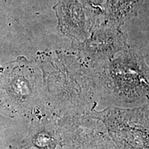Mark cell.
Segmentation results:
<instances>
[{"mask_svg": "<svg viewBox=\"0 0 149 149\" xmlns=\"http://www.w3.org/2000/svg\"><path fill=\"white\" fill-rule=\"evenodd\" d=\"M57 29L72 42H81L105 20L104 9L88 0H58L53 6Z\"/></svg>", "mask_w": 149, "mask_h": 149, "instance_id": "obj_1", "label": "cell"}, {"mask_svg": "<svg viewBox=\"0 0 149 149\" xmlns=\"http://www.w3.org/2000/svg\"><path fill=\"white\" fill-rule=\"evenodd\" d=\"M38 72L24 57L0 66V98L13 103L23 102L34 93Z\"/></svg>", "mask_w": 149, "mask_h": 149, "instance_id": "obj_2", "label": "cell"}, {"mask_svg": "<svg viewBox=\"0 0 149 149\" xmlns=\"http://www.w3.org/2000/svg\"><path fill=\"white\" fill-rule=\"evenodd\" d=\"M72 45L76 51L94 59L111 58L129 48L127 35L105 20L93 29L88 38L72 42Z\"/></svg>", "mask_w": 149, "mask_h": 149, "instance_id": "obj_3", "label": "cell"}, {"mask_svg": "<svg viewBox=\"0 0 149 149\" xmlns=\"http://www.w3.org/2000/svg\"><path fill=\"white\" fill-rule=\"evenodd\" d=\"M145 0H106L103 7L105 21L121 28L137 17Z\"/></svg>", "mask_w": 149, "mask_h": 149, "instance_id": "obj_4", "label": "cell"}, {"mask_svg": "<svg viewBox=\"0 0 149 149\" xmlns=\"http://www.w3.org/2000/svg\"><path fill=\"white\" fill-rule=\"evenodd\" d=\"M88 1L94 5L99 6H102L104 3L105 2L106 0H88Z\"/></svg>", "mask_w": 149, "mask_h": 149, "instance_id": "obj_5", "label": "cell"}]
</instances>
